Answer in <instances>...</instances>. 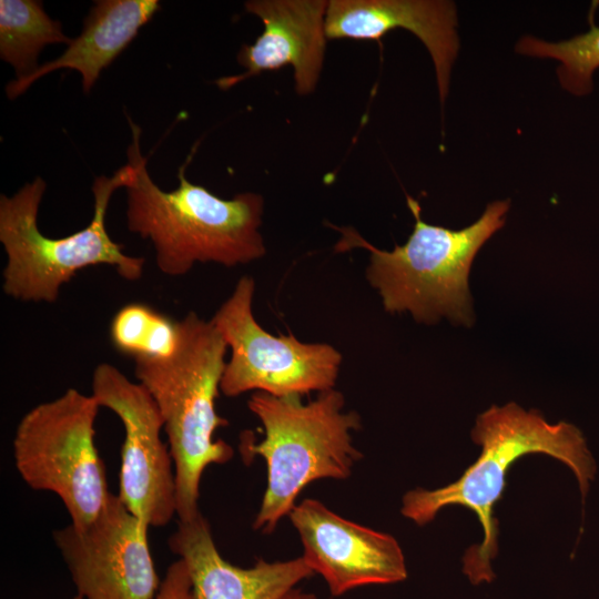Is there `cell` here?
<instances>
[{
    "instance_id": "6da1fadb",
    "label": "cell",
    "mask_w": 599,
    "mask_h": 599,
    "mask_svg": "<svg viewBox=\"0 0 599 599\" xmlns=\"http://www.w3.org/2000/svg\"><path fill=\"white\" fill-rule=\"evenodd\" d=\"M471 438L481 446V453L459 479L434 490H409L403 498L400 511L423 526L447 506L473 510L485 536L480 544L465 552L463 571L473 585H479L495 578L490 565L498 549L494 507L502 496L510 466L527 454L549 455L569 467L585 499L597 465L577 426L567 422L549 424L538 410L527 412L516 403L494 405L478 415Z\"/></svg>"
},
{
    "instance_id": "7a4b0ae2",
    "label": "cell",
    "mask_w": 599,
    "mask_h": 599,
    "mask_svg": "<svg viewBox=\"0 0 599 599\" xmlns=\"http://www.w3.org/2000/svg\"><path fill=\"white\" fill-rule=\"evenodd\" d=\"M132 143L128 160L134 175L125 186L128 229L148 238L155 251L158 268L167 276H182L195 263L226 267L247 264L266 253L260 232L263 197L243 192L225 200L185 176L187 161L177 173L179 186L161 190L151 179L140 150V128L130 119Z\"/></svg>"
},
{
    "instance_id": "3957f363",
    "label": "cell",
    "mask_w": 599,
    "mask_h": 599,
    "mask_svg": "<svg viewBox=\"0 0 599 599\" xmlns=\"http://www.w3.org/2000/svg\"><path fill=\"white\" fill-rule=\"evenodd\" d=\"M415 219L412 234L392 251L375 247L353 227L331 225L341 233L336 252H369L368 283L377 290L386 312H409L425 324L447 317L457 325L474 323L469 273L483 245L506 223L510 200L490 202L480 217L461 230L428 224L419 203L407 195Z\"/></svg>"
},
{
    "instance_id": "277c9868",
    "label": "cell",
    "mask_w": 599,
    "mask_h": 599,
    "mask_svg": "<svg viewBox=\"0 0 599 599\" xmlns=\"http://www.w3.org/2000/svg\"><path fill=\"white\" fill-rule=\"evenodd\" d=\"M179 325L175 353L169 358L134 359V375L155 402L174 464L176 516L191 519L199 509L200 484L207 466L225 464L231 445L214 439L229 425L215 409L227 346L211 321L187 313Z\"/></svg>"
},
{
    "instance_id": "5b68a950",
    "label": "cell",
    "mask_w": 599,
    "mask_h": 599,
    "mask_svg": "<svg viewBox=\"0 0 599 599\" xmlns=\"http://www.w3.org/2000/svg\"><path fill=\"white\" fill-rule=\"evenodd\" d=\"M344 404L343 394L334 388L307 404L300 396L263 392L251 396L247 406L263 425L264 438L254 443L250 433H243L240 453L244 461L261 456L267 466V486L254 529L272 532L309 483L351 476L362 458L351 435L361 428V417L343 412Z\"/></svg>"
},
{
    "instance_id": "8992f818",
    "label": "cell",
    "mask_w": 599,
    "mask_h": 599,
    "mask_svg": "<svg viewBox=\"0 0 599 599\" xmlns=\"http://www.w3.org/2000/svg\"><path fill=\"white\" fill-rule=\"evenodd\" d=\"M134 175L128 163L111 177L98 176L92 185L94 214L82 230L64 237L43 235L38 213L45 182L37 177L13 196H0V242L7 254L2 271L6 295L22 302L53 303L61 287L89 266L111 265L126 281L143 274L144 258L126 255L123 245L110 237L105 216L114 191L126 186Z\"/></svg>"
},
{
    "instance_id": "52a82bcc",
    "label": "cell",
    "mask_w": 599,
    "mask_h": 599,
    "mask_svg": "<svg viewBox=\"0 0 599 599\" xmlns=\"http://www.w3.org/2000/svg\"><path fill=\"white\" fill-rule=\"evenodd\" d=\"M100 407L92 395L69 388L26 413L12 441L22 480L57 495L77 528L88 526L111 495L94 439Z\"/></svg>"
},
{
    "instance_id": "ba28073f",
    "label": "cell",
    "mask_w": 599,
    "mask_h": 599,
    "mask_svg": "<svg viewBox=\"0 0 599 599\" xmlns=\"http://www.w3.org/2000/svg\"><path fill=\"white\" fill-rule=\"evenodd\" d=\"M255 281L242 276L210 319L231 357L220 389L227 397L250 390L273 396H302L334 388L341 353L326 343H304L293 334L274 336L255 319Z\"/></svg>"
},
{
    "instance_id": "9c48e42d",
    "label": "cell",
    "mask_w": 599,
    "mask_h": 599,
    "mask_svg": "<svg viewBox=\"0 0 599 599\" xmlns=\"http://www.w3.org/2000/svg\"><path fill=\"white\" fill-rule=\"evenodd\" d=\"M92 396L122 422L119 498L149 527L167 525L176 515L174 464L161 438V413L146 388L119 368L99 364L92 375Z\"/></svg>"
},
{
    "instance_id": "30bf717a",
    "label": "cell",
    "mask_w": 599,
    "mask_h": 599,
    "mask_svg": "<svg viewBox=\"0 0 599 599\" xmlns=\"http://www.w3.org/2000/svg\"><path fill=\"white\" fill-rule=\"evenodd\" d=\"M149 526L111 493L85 527L54 530L53 540L81 599H155L161 580L149 546Z\"/></svg>"
},
{
    "instance_id": "8fae6325",
    "label": "cell",
    "mask_w": 599,
    "mask_h": 599,
    "mask_svg": "<svg viewBox=\"0 0 599 599\" xmlns=\"http://www.w3.org/2000/svg\"><path fill=\"white\" fill-rule=\"evenodd\" d=\"M288 516L304 547L302 557L333 596L407 578L404 554L393 536L347 520L315 499H304Z\"/></svg>"
},
{
    "instance_id": "7c38bea8",
    "label": "cell",
    "mask_w": 599,
    "mask_h": 599,
    "mask_svg": "<svg viewBox=\"0 0 599 599\" xmlns=\"http://www.w3.org/2000/svg\"><path fill=\"white\" fill-rule=\"evenodd\" d=\"M245 10L257 16L264 30L253 44H245L237 61L246 71L220 78L219 88L227 90L263 71L285 65L294 69L296 92L312 93L319 79L326 48V0H251Z\"/></svg>"
},
{
    "instance_id": "4fadbf2b",
    "label": "cell",
    "mask_w": 599,
    "mask_h": 599,
    "mask_svg": "<svg viewBox=\"0 0 599 599\" xmlns=\"http://www.w3.org/2000/svg\"><path fill=\"white\" fill-rule=\"evenodd\" d=\"M415 34L435 69L439 101L449 92L460 41L455 2L447 0H329L327 39L378 40L394 29Z\"/></svg>"
},
{
    "instance_id": "5bb4252c",
    "label": "cell",
    "mask_w": 599,
    "mask_h": 599,
    "mask_svg": "<svg viewBox=\"0 0 599 599\" xmlns=\"http://www.w3.org/2000/svg\"><path fill=\"white\" fill-rule=\"evenodd\" d=\"M167 542L189 569L194 599H281L314 575L303 557L275 562L258 559L250 568L230 564L219 552L201 512L179 520Z\"/></svg>"
},
{
    "instance_id": "9a60e30c",
    "label": "cell",
    "mask_w": 599,
    "mask_h": 599,
    "mask_svg": "<svg viewBox=\"0 0 599 599\" xmlns=\"http://www.w3.org/2000/svg\"><path fill=\"white\" fill-rule=\"evenodd\" d=\"M160 9L158 0H98L84 20L79 37L71 39L57 59L38 67L23 78L6 85L10 100L22 94L34 81L60 69L80 72L84 93H89L101 71L135 38Z\"/></svg>"
},
{
    "instance_id": "2e32d148",
    "label": "cell",
    "mask_w": 599,
    "mask_h": 599,
    "mask_svg": "<svg viewBox=\"0 0 599 599\" xmlns=\"http://www.w3.org/2000/svg\"><path fill=\"white\" fill-rule=\"evenodd\" d=\"M59 21L34 0L0 1V57L16 70L17 78L38 69V55L44 45L70 43Z\"/></svg>"
},
{
    "instance_id": "e0dca14e",
    "label": "cell",
    "mask_w": 599,
    "mask_h": 599,
    "mask_svg": "<svg viewBox=\"0 0 599 599\" xmlns=\"http://www.w3.org/2000/svg\"><path fill=\"white\" fill-rule=\"evenodd\" d=\"M515 51L529 58L556 61L558 82L569 94L583 98L592 93L595 74L599 70V26L592 14L585 32L560 41L524 35L516 42Z\"/></svg>"
},
{
    "instance_id": "ac0fdd59",
    "label": "cell",
    "mask_w": 599,
    "mask_h": 599,
    "mask_svg": "<svg viewBox=\"0 0 599 599\" xmlns=\"http://www.w3.org/2000/svg\"><path fill=\"white\" fill-rule=\"evenodd\" d=\"M110 339L119 353L134 359L169 358L177 347L179 325L150 305L130 303L114 314Z\"/></svg>"
},
{
    "instance_id": "d6986e66",
    "label": "cell",
    "mask_w": 599,
    "mask_h": 599,
    "mask_svg": "<svg viewBox=\"0 0 599 599\" xmlns=\"http://www.w3.org/2000/svg\"><path fill=\"white\" fill-rule=\"evenodd\" d=\"M73 599H81L75 596ZM155 599H194L189 569L181 559L166 569Z\"/></svg>"
},
{
    "instance_id": "ffe728a7",
    "label": "cell",
    "mask_w": 599,
    "mask_h": 599,
    "mask_svg": "<svg viewBox=\"0 0 599 599\" xmlns=\"http://www.w3.org/2000/svg\"><path fill=\"white\" fill-rule=\"evenodd\" d=\"M281 599H317V597L313 593L303 592L294 588L286 592Z\"/></svg>"
}]
</instances>
